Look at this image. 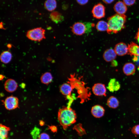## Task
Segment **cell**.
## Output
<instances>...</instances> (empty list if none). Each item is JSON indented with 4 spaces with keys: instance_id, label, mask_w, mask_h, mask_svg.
<instances>
[{
    "instance_id": "1",
    "label": "cell",
    "mask_w": 139,
    "mask_h": 139,
    "mask_svg": "<svg viewBox=\"0 0 139 139\" xmlns=\"http://www.w3.org/2000/svg\"><path fill=\"white\" fill-rule=\"evenodd\" d=\"M81 78H77L75 74L71 75L70 77L68 78L67 83L70 84L73 89H75L77 90L78 94V98L81 100V102L82 103L90 99L91 93L88 90L89 88L86 87L85 83L81 81Z\"/></svg>"
},
{
    "instance_id": "2",
    "label": "cell",
    "mask_w": 139,
    "mask_h": 139,
    "mask_svg": "<svg viewBox=\"0 0 139 139\" xmlns=\"http://www.w3.org/2000/svg\"><path fill=\"white\" fill-rule=\"evenodd\" d=\"M58 120L64 130L76 121V115L74 110L71 107L64 106L58 112Z\"/></svg>"
},
{
    "instance_id": "3",
    "label": "cell",
    "mask_w": 139,
    "mask_h": 139,
    "mask_svg": "<svg viewBox=\"0 0 139 139\" xmlns=\"http://www.w3.org/2000/svg\"><path fill=\"white\" fill-rule=\"evenodd\" d=\"M125 15L116 14L108 18L107 23L108 33H116L121 31L125 27V24L126 20Z\"/></svg>"
},
{
    "instance_id": "4",
    "label": "cell",
    "mask_w": 139,
    "mask_h": 139,
    "mask_svg": "<svg viewBox=\"0 0 139 139\" xmlns=\"http://www.w3.org/2000/svg\"><path fill=\"white\" fill-rule=\"evenodd\" d=\"M45 34V30L42 28L39 27L28 31L26 36L30 40L39 42L46 38Z\"/></svg>"
},
{
    "instance_id": "5",
    "label": "cell",
    "mask_w": 139,
    "mask_h": 139,
    "mask_svg": "<svg viewBox=\"0 0 139 139\" xmlns=\"http://www.w3.org/2000/svg\"><path fill=\"white\" fill-rule=\"evenodd\" d=\"M93 16L97 19L104 18L105 15V7L101 3L95 5L92 10Z\"/></svg>"
},
{
    "instance_id": "6",
    "label": "cell",
    "mask_w": 139,
    "mask_h": 139,
    "mask_svg": "<svg viewBox=\"0 0 139 139\" xmlns=\"http://www.w3.org/2000/svg\"><path fill=\"white\" fill-rule=\"evenodd\" d=\"M4 105L8 110L15 109L18 107V99L16 97L11 96L7 97L4 101Z\"/></svg>"
},
{
    "instance_id": "7",
    "label": "cell",
    "mask_w": 139,
    "mask_h": 139,
    "mask_svg": "<svg viewBox=\"0 0 139 139\" xmlns=\"http://www.w3.org/2000/svg\"><path fill=\"white\" fill-rule=\"evenodd\" d=\"M72 31L76 35H81L87 32V29L86 24L81 22L74 23L72 27Z\"/></svg>"
},
{
    "instance_id": "8",
    "label": "cell",
    "mask_w": 139,
    "mask_h": 139,
    "mask_svg": "<svg viewBox=\"0 0 139 139\" xmlns=\"http://www.w3.org/2000/svg\"><path fill=\"white\" fill-rule=\"evenodd\" d=\"M94 94L98 96H106V89L105 85L101 83L95 84L92 88Z\"/></svg>"
},
{
    "instance_id": "9",
    "label": "cell",
    "mask_w": 139,
    "mask_h": 139,
    "mask_svg": "<svg viewBox=\"0 0 139 139\" xmlns=\"http://www.w3.org/2000/svg\"><path fill=\"white\" fill-rule=\"evenodd\" d=\"M114 50L116 54L119 56H123L128 53V46L123 42L119 43L116 45Z\"/></svg>"
},
{
    "instance_id": "10",
    "label": "cell",
    "mask_w": 139,
    "mask_h": 139,
    "mask_svg": "<svg viewBox=\"0 0 139 139\" xmlns=\"http://www.w3.org/2000/svg\"><path fill=\"white\" fill-rule=\"evenodd\" d=\"M113 8L117 14L124 15L126 13L127 8V5L123 1H119L114 5Z\"/></svg>"
},
{
    "instance_id": "11",
    "label": "cell",
    "mask_w": 139,
    "mask_h": 139,
    "mask_svg": "<svg viewBox=\"0 0 139 139\" xmlns=\"http://www.w3.org/2000/svg\"><path fill=\"white\" fill-rule=\"evenodd\" d=\"M91 112L94 117L99 118L103 116L105 112V110L102 106L99 105H96L92 107Z\"/></svg>"
},
{
    "instance_id": "12",
    "label": "cell",
    "mask_w": 139,
    "mask_h": 139,
    "mask_svg": "<svg viewBox=\"0 0 139 139\" xmlns=\"http://www.w3.org/2000/svg\"><path fill=\"white\" fill-rule=\"evenodd\" d=\"M117 55L114 49L109 48L105 51L103 54V57L106 61L112 62L116 58Z\"/></svg>"
},
{
    "instance_id": "13",
    "label": "cell",
    "mask_w": 139,
    "mask_h": 139,
    "mask_svg": "<svg viewBox=\"0 0 139 139\" xmlns=\"http://www.w3.org/2000/svg\"><path fill=\"white\" fill-rule=\"evenodd\" d=\"M17 87V83L12 79H8L5 83V89L8 92H14L16 90Z\"/></svg>"
},
{
    "instance_id": "14",
    "label": "cell",
    "mask_w": 139,
    "mask_h": 139,
    "mask_svg": "<svg viewBox=\"0 0 139 139\" xmlns=\"http://www.w3.org/2000/svg\"><path fill=\"white\" fill-rule=\"evenodd\" d=\"M123 71L125 74L127 76L134 74L135 71V67L133 63H127L124 65L123 68Z\"/></svg>"
},
{
    "instance_id": "15",
    "label": "cell",
    "mask_w": 139,
    "mask_h": 139,
    "mask_svg": "<svg viewBox=\"0 0 139 139\" xmlns=\"http://www.w3.org/2000/svg\"><path fill=\"white\" fill-rule=\"evenodd\" d=\"M120 88V83L115 78H112L110 79L107 87L108 89L112 92L118 91Z\"/></svg>"
},
{
    "instance_id": "16",
    "label": "cell",
    "mask_w": 139,
    "mask_h": 139,
    "mask_svg": "<svg viewBox=\"0 0 139 139\" xmlns=\"http://www.w3.org/2000/svg\"><path fill=\"white\" fill-rule=\"evenodd\" d=\"M73 89L70 84L68 83H64L60 87V90L62 94L67 97L71 96Z\"/></svg>"
},
{
    "instance_id": "17",
    "label": "cell",
    "mask_w": 139,
    "mask_h": 139,
    "mask_svg": "<svg viewBox=\"0 0 139 139\" xmlns=\"http://www.w3.org/2000/svg\"><path fill=\"white\" fill-rule=\"evenodd\" d=\"M50 16L51 20L57 23L62 22L64 19L62 15L57 11L52 12L50 14Z\"/></svg>"
},
{
    "instance_id": "18",
    "label": "cell",
    "mask_w": 139,
    "mask_h": 139,
    "mask_svg": "<svg viewBox=\"0 0 139 139\" xmlns=\"http://www.w3.org/2000/svg\"><path fill=\"white\" fill-rule=\"evenodd\" d=\"M119 102L117 98L113 96L110 97L107 101V105L110 108L115 109L119 106Z\"/></svg>"
},
{
    "instance_id": "19",
    "label": "cell",
    "mask_w": 139,
    "mask_h": 139,
    "mask_svg": "<svg viewBox=\"0 0 139 139\" xmlns=\"http://www.w3.org/2000/svg\"><path fill=\"white\" fill-rule=\"evenodd\" d=\"M57 2L56 0H46L44 3L46 9L48 11H52L56 8Z\"/></svg>"
},
{
    "instance_id": "20",
    "label": "cell",
    "mask_w": 139,
    "mask_h": 139,
    "mask_svg": "<svg viewBox=\"0 0 139 139\" xmlns=\"http://www.w3.org/2000/svg\"><path fill=\"white\" fill-rule=\"evenodd\" d=\"M12 56L11 53L8 51H4L1 54L0 60L3 63L7 64L11 60Z\"/></svg>"
},
{
    "instance_id": "21",
    "label": "cell",
    "mask_w": 139,
    "mask_h": 139,
    "mask_svg": "<svg viewBox=\"0 0 139 139\" xmlns=\"http://www.w3.org/2000/svg\"><path fill=\"white\" fill-rule=\"evenodd\" d=\"M9 127L2 124H0V139H8V131L10 130Z\"/></svg>"
},
{
    "instance_id": "22",
    "label": "cell",
    "mask_w": 139,
    "mask_h": 139,
    "mask_svg": "<svg viewBox=\"0 0 139 139\" xmlns=\"http://www.w3.org/2000/svg\"><path fill=\"white\" fill-rule=\"evenodd\" d=\"M128 54L131 56H136L137 50L139 47L138 45L133 42H131L128 45Z\"/></svg>"
},
{
    "instance_id": "23",
    "label": "cell",
    "mask_w": 139,
    "mask_h": 139,
    "mask_svg": "<svg viewBox=\"0 0 139 139\" xmlns=\"http://www.w3.org/2000/svg\"><path fill=\"white\" fill-rule=\"evenodd\" d=\"M96 28L97 30L99 31H107L108 29V23L104 21H99L97 24Z\"/></svg>"
},
{
    "instance_id": "24",
    "label": "cell",
    "mask_w": 139,
    "mask_h": 139,
    "mask_svg": "<svg viewBox=\"0 0 139 139\" xmlns=\"http://www.w3.org/2000/svg\"><path fill=\"white\" fill-rule=\"evenodd\" d=\"M53 79V77L49 72H46L44 74L41 76V82L45 84H48L50 83Z\"/></svg>"
},
{
    "instance_id": "25",
    "label": "cell",
    "mask_w": 139,
    "mask_h": 139,
    "mask_svg": "<svg viewBox=\"0 0 139 139\" xmlns=\"http://www.w3.org/2000/svg\"><path fill=\"white\" fill-rule=\"evenodd\" d=\"M132 132L136 135H139V125L134 126L131 130Z\"/></svg>"
},
{
    "instance_id": "26",
    "label": "cell",
    "mask_w": 139,
    "mask_h": 139,
    "mask_svg": "<svg viewBox=\"0 0 139 139\" xmlns=\"http://www.w3.org/2000/svg\"><path fill=\"white\" fill-rule=\"evenodd\" d=\"M123 2L127 5L131 6L135 3L136 0H123Z\"/></svg>"
},
{
    "instance_id": "27",
    "label": "cell",
    "mask_w": 139,
    "mask_h": 139,
    "mask_svg": "<svg viewBox=\"0 0 139 139\" xmlns=\"http://www.w3.org/2000/svg\"><path fill=\"white\" fill-rule=\"evenodd\" d=\"M38 139H50V138L49 136L47 134L43 133L39 135Z\"/></svg>"
},
{
    "instance_id": "28",
    "label": "cell",
    "mask_w": 139,
    "mask_h": 139,
    "mask_svg": "<svg viewBox=\"0 0 139 139\" xmlns=\"http://www.w3.org/2000/svg\"><path fill=\"white\" fill-rule=\"evenodd\" d=\"M77 3L81 5H84L86 4L89 0H76Z\"/></svg>"
},
{
    "instance_id": "29",
    "label": "cell",
    "mask_w": 139,
    "mask_h": 139,
    "mask_svg": "<svg viewBox=\"0 0 139 139\" xmlns=\"http://www.w3.org/2000/svg\"><path fill=\"white\" fill-rule=\"evenodd\" d=\"M135 39L137 41L139 45V28L135 36Z\"/></svg>"
},
{
    "instance_id": "30",
    "label": "cell",
    "mask_w": 139,
    "mask_h": 139,
    "mask_svg": "<svg viewBox=\"0 0 139 139\" xmlns=\"http://www.w3.org/2000/svg\"><path fill=\"white\" fill-rule=\"evenodd\" d=\"M102 1L107 4H109L113 2L115 0H102Z\"/></svg>"
},
{
    "instance_id": "31",
    "label": "cell",
    "mask_w": 139,
    "mask_h": 139,
    "mask_svg": "<svg viewBox=\"0 0 139 139\" xmlns=\"http://www.w3.org/2000/svg\"><path fill=\"white\" fill-rule=\"evenodd\" d=\"M50 129L53 132H55L57 131V129L56 126H52L50 127Z\"/></svg>"
},
{
    "instance_id": "32",
    "label": "cell",
    "mask_w": 139,
    "mask_h": 139,
    "mask_svg": "<svg viewBox=\"0 0 139 139\" xmlns=\"http://www.w3.org/2000/svg\"><path fill=\"white\" fill-rule=\"evenodd\" d=\"M117 65V62L115 60H113L112 61L111 65L113 66H116Z\"/></svg>"
},
{
    "instance_id": "33",
    "label": "cell",
    "mask_w": 139,
    "mask_h": 139,
    "mask_svg": "<svg viewBox=\"0 0 139 139\" xmlns=\"http://www.w3.org/2000/svg\"><path fill=\"white\" fill-rule=\"evenodd\" d=\"M139 56V47L138 48L137 51L136 56Z\"/></svg>"
}]
</instances>
